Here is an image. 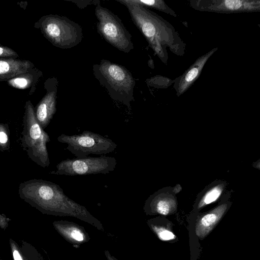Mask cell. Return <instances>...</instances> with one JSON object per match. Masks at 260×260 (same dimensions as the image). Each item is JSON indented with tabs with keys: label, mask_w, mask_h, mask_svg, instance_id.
I'll return each instance as SVG.
<instances>
[{
	"label": "cell",
	"mask_w": 260,
	"mask_h": 260,
	"mask_svg": "<svg viewBox=\"0 0 260 260\" xmlns=\"http://www.w3.org/2000/svg\"><path fill=\"white\" fill-rule=\"evenodd\" d=\"M124 5L131 19L149 46L164 62L168 60L167 49L178 55L184 54V44L175 28L160 16L130 0H116Z\"/></svg>",
	"instance_id": "obj_1"
},
{
	"label": "cell",
	"mask_w": 260,
	"mask_h": 260,
	"mask_svg": "<svg viewBox=\"0 0 260 260\" xmlns=\"http://www.w3.org/2000/svg\"><path fill=\"white\" fill-rule=\"evenodd\" d=\"M20 194L35 200L47 212L59 216H72L103 230L102 223L83 206L69 198L60 186L52 182L36 180L21 184Z\"/></svg>",
	"instance_id": "obj_2"
},
{
	"label": "cell",
	"mask_w": 260,
	"mask_h": 260,
	"mask_svg": "<svg viewBox=\"0 0 260 260\" xmlns=\"http://www.w3.org/2000/svg\"><path fill=\"white\" fill-rule=\"evenodd\" d=\"M95 78L107 90L112 99L129 108L134 100L135 80L128 70L122 65L102 59L93 65Z\"/></svg>",
	"instance_id": "obj_3"
},
{
	"label": "cell",
	"mask_w": 260,
	"mask_h": 260,
	"mask_svg": "<svg viewBox=\"0 0 260 260\" xmlns=\"http://www.w3.org/2000/svg\"><path fill=\"white\" fill-rule=\"evenodd\" d=\"M40 25L45 37L60 49H71L78 45L83 38L81 26L65 16H45L40 20Z\"/></svg>",
	"instance_id": "obj_4"
},
{
	"label": "cell",
	"mask_w": 260,
	"mask_h": 260,
	"mask_svg": "<svg viewBox=\"0 0 260 260\" xmlns=\"http://www.w3.org/2000/svg\"><path fill=\"white\" fill-rule=\"evenodd\" d=\"M22 143L29 157L39 165L45 168L50 165L47 143L50 140L37 121L33 107L27 101L25 105Z\"/></svg>",
	"instance_id": "obj_5"
},
{
	"label": "cell",
	"mask_w": 260,
	"mask_h": 260,
	"mask_svg": "<svg viewBox=\"0 0 260 260\" xmlns=\"http://www.w3.org/2000/svg\"><path fill=\"white\" fill-rule=\"evenodd\" d=\"M95 15L98 33L107 42L124 53L134 49L132 35L117 15L100 3L96 5Z\"/></svg>",
	"instance_id": "obj_6"
},
{
	"label": "cell",
	"mask_w": 260,
	"mask_h": 260,
	"mask_svg": "<svg viewBox=\"0 0 260 260\" xmlns=\"http://www.w3.org/2000/svg\"><path fill=\"white\" fill-rule=\"evenodd\" d=\"M58 142L67 145L66 149L76 158H83L89 154L103 155L114 151L117 145L112 140L99 134L85 131L81 134L68 135L62 134Z\"/></svg>",
	"instance_id": "obj_7"
},
{
	"label": "cell",
	"mask_w": 260,
	"mask_h": 260,
	"mask_svg": "<svg viewBox=\"0 0 260 260\" xmlns=\"http://www.w3.org/2000/svg\"><path fill=\"white\" fill-rule=\"evenodd\" d=\"M116 165L115 157L105 155L68 158L58 163L56 170L50 172V174L69 176L106 174L113 171Z\"/></svg>",
	"instance_id": "obj_8"
},
{
	"label": "cell",
	"mask_w": 260,
	"mask_h": 260,
	"mask_svg": "<svg viewBox=\"0 0 260 260\" xmlns=\"http://www.w3.org/2000/svg\"><path fill=\"white\" fill-rule=\"evenodd\" d=\"M189 2L193 9L201 11L234 13L260 10L258 0H191Z\"/></svg>",
	"instance_id": "obj_9"
},
{
	"label": "cell",
	"mask_w": 260,
	"mask_h": 260,
	"mask_svg": "<svg viewBox=\"0 0 260 260\" xmlns=\"http://www.w3.org/2000/svg\"><path fill=\"white\" fill-rule=\"evenodd\" d=\"M47 91L37 107L35 113L38 122L43 129L50 123L56 111L58 81L56 78L48 80Z\"/></svg>",
	"instance_id": "obj_10"
},
{
	"label": "cell",
	"mask_w": 260,
	"mask_h": 260,
	"mask_svg": "<svg viewBox=\"0 0 260 260\" xmlns=\"http://www.w3.org/2000/svg\"><path fill=\"white\" fill-rule=\"evenodd\" d=\"M217 49V48H213L198 57L182 75L176 79L174 88L178 96L183 94L198 79L205 64Z\"/></svg>",
	"instance_id": "obj_11"
},
{
	"label": "cell",
	"mask_w": 260,
	"mask_h": 260,
	"mask_svg": "<svg viewBox=\"0 0 260 260\" xmlns=\"http://www.w3.org/2000/svg\"><path fill=\"white\" fill-rule=\"evenodd\" d=\"M54 225L58 233L74 246L79 245L88 241V235L84 229L75 223L60 221L55 222Z\"/></svg>",
	"instance_id": "obj_12"
},
{
	"label": "cell",
	"mask_w": 260,
	"mask_h": 260,
	"mask_svg": "<svg viewBox=\"0 0 260 260\" xmlns=\"http://www.w3.org/2000/svg\"><path fill=\"white\" fill-rule=\"evenodd\" d=\"M34 67L27 60L13 58L0 59V81H7L26 74Z\"/></svg>",
	"instance_id": "obj_13"
},
{
	"label": "cell",
	"mask_w": 260,
	"mask_h": 260,
	"mask_svg": "<svg viewBox=\"0 0 260 260\" xmlns=\"http://www.w3.org/2000/svg\"><path fill=\"white\" fill-rule=\"evenodd\" d=\"M227 209L226 204H222L202 216L196 226V233L200 238L205 237L218 222Z\"/></svg>",
	"instance_id": "obj_14"
},
{
	"label": "cell",
	"mask_w": 260,
	"mask_h": 260,
	"mask_svg": "<svg viewBox=\"0 0 260 260\" xmlns=\"http://www.w3.org/2000/svg\"><path fill=\"white\" fill-rule=\"evenodd\" d=\"M175 205V202L174 200L157 196L152 199H149L145 207H149L152 212L167 215L174 209Z\"/></svg>",
	"instance_id": "obj_15"
},
{
	"label": "cell",
	"mask_w": 260,
	"mask_h": 260,
	"mask_svg": "<svg viewBox=\"0 0 260 260\" xmlns=\"http://www.w3.org/2000/svg\"><path fill=\"white\" fill-rule=\"evenodd\" d=\"M132 2L145 7H150L176 17L175 12L162 0H130Z\"/></svg>",
	"instance_id": "obj_16"
},
{
	"label": "cell",
	"mask_w": 260,
	"mask_h": 260,
	"mask_svg": "<svg viewBox=\"0 0 260 260\" xmlns=\"http://www.w3.org/2000/svg\"><path fill=\"white\" fill-rule=\"evenodd\" d=\"M223 190V185L219 184L209 189L200 200L198 208L200 209L215 201L220 196Z\"/></svg>",
	"instance_id": "obj_17"
},
{
	"label": "cell",
	"mask_w": 260,
	"mask_h": 260,
	"mask_svg": "<svg viewBox=\"0 0 260 260\" xmlns=\"http://www.w3.org/2000/svg\"><path fill=\"white\" fill-rule=\"evenodd\" d=\"M26 74L12 78L8 80V82L11 86L15 88L19 89L26 88L31 85L32 79L31 77L26 76Z\"/></svg>",
	"instance_id": "obj_18"
},
{
	"label": "cell",
	"mask_w": 260,
	"mask_h": 260,
	"mask_svg": "<svg viewBox=\"0 0 260 260\" xmlns=\"http://www.w3.org/2000/svg\"><path fill=\"white\" fill-rule=\"evenodd\" d=\"M151 228L156 233L158 237L162 241H169L175 239V235L171 231L155 225H152Z\"/></svg>",
	"instance_id": "obj_19"
},
{
	"label": "cell",
	"mask_w": 260,
	"mask_h": 260,
	"mask_svg": "<svg viewBox=\"0 0 260 260\" xmlns=\"http://www.w3.org/2000/svg\"><path fill=\"white\" fill-rule=\"evenodd\" d=\"M18 56L17 54L13 50L10 48L0 46V57H13Z\"/></svg>",
	"instance_id": "obj_20"
},
{
	"label": "cell",
	"mask_w": 260,
	"mask_h": 260,
	"mask_svg": "<svg viewBox=\"0 0 260 260\" xmlns=\"http://www.w3.org/2000/svg\"><path fill=\"white\" fill-rule=\"evenodd\" d=\"M70 2L75 3L80 9H84L91 4L96 5L100 3L99 1H70Z\"/></svg>",
	"instance_id": "obj_21"
},
{
	"label": "cell",
	"mask_w": 260,
	"mask_h": 260,
	"mask_svg": "<svg viewBox=\"0 0 260 260\" xmlns=\"http://www.w3.org/2000/svg\"><path fill=\"white\" fill-rule=\"evenodd\" d=\"M8 140V136L6 133L3 131H0V143L1 144H6Z\"/></svg>",
	"instance_id": "obj_22"
},
{
	"label": "cell",
	"mask_w": 260,
	"mask_h": 260,
	"mask_svg": "<svg viewBox=\"0 0 260 260\" xmlns=\"http://www.w3.org/2000/svg\"><path fill=\"white\" fill-rule=\"evenodd\" d=\"M13 257L14 260H22V258L18 251L16 250L13 251Z\"/></svg>",
	"instance_id": "obj_23"
},
{
	"label": "cell",
	"mask_w": 260,
	"mask_h": 260,
	"mask_svg": "<svg viewBox=\"0 0 260 260\" xmlns=\"http://www.w3.org/2000/svg\"><path fill=\"white\" fill-rule=\"evenodd\" d=\"M105 254L107 258V260H118L113 255H111L109 252L107 250L105 251Z\"/></svg>",
	"instance_id": "obj_24"
}]
</instances>
